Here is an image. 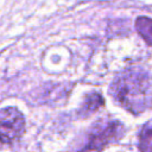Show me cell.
<instances>
[{"label":"cell","instance_id":"obj_4","mask_svg":"<svg viewBox=\"0 0 152 152\" xmlns=\"http://www.w3.org/2000/svg\"><path fill=\"white\" fill-rule=\"evenodd\" d=\"M102 104H103V99H102L101 94H99V93H90V94H88L86 96V100L83 102L81 113L82 114L93 113V112L97 110Z\"/></svg>","mask_w":152,"mask_h":152},{"label":"cell","instance_id":"obj_6","mask_svg":"<svg viewBox=\"0 0 152 152\" xmlns=\"http://www.w3.org/2000/svg\"><path fill=\"white\" fill-rule=\"evenodd\" d=\"M139 148L141 151L152 152V128L151 127L146 126L141 131L140 138H139Z\"/></svg>","mask_w":152,"mask_h":152},{"label":"cell","instance_id":"obj_3","mask_svg":"<svg viewBox=\"0 0 152 152\" xmlns=\"http://www.w3.org/2000/svg\"><path fill=\"white\" fill-rule=\"evenodd\" d=\"M125 128L120 122L112 121L106 124H97L90 133L89 142L84 150H102L107 145L118 141L122 138Z\"/></svg>","mask_w":152,"mask_h":152},{"label":"cell","instance_id":"obj_1","mask_svg":"<svg viewBox=\"0 0 152 152\" xmlns=\"http://www.w3.org/2000/svg\"><path fill=\"white\" fill-rule=\"evenodd\" d=\"M114 97L133 113H140L146 107L147 78L134 71L119 75L112 87Z\"/></svg>","mask_w":152,"mask_h":152},{"label":"cell","instance_id":"obj_5","mask_svg":"<svg viewBox=\"0 0 152 152\" xmlns=\"http://www.w3.org/2000/svg\"><path fill=\"white\" fill-rule=\"evenodd\" d=\"M135 26L139 34L145 39V42L152 45V19L147 17H140L137 19Z\"/></svg>","mask_w":152,"mask_h":152},{"label":"cell","instance_id":"obj_2","mask_svg":"<svg viewBox=\"0 0 152 152\" xmlns=\"http://www.w3.org/2000/svg\"><path fill=\"white\" fill-rule=\"evenodd\" d=\"M25 131V120L23 114L15 107L0 109V141L12 144L17 141Z\"/></svg>","mask_w":152,"mask_h":152}]
</instances>
